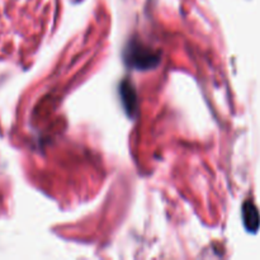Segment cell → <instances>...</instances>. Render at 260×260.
Returning a JSON list of instances; mask_svg holds the SVG:
<instances>
[{"mask_svg":"<svg viewBox=\"0 0 260 260\" xmlns=\"http://www.w3.org/2000/svg\"><path fill=\"white\" fill-rule=\"evenodd\" d=\"M244 222L249 231H255L259 228L260 218L255 206L250 202H246L244 206Z\"/></svg>","mask_w":260,"mask_h":260,"instance_id":"6da1fadb","label":"cell"}]
</instances>
